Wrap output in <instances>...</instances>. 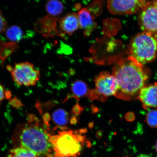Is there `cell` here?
I'll use <instances>...</instances> for the list:
<instances>
[{
  "instance_id": "cell-1",
  "label": "cell",
  "mask_w": 157,
  "mask_h": 157,
  "mask_svg": "<svg viewBox=\"0 0 157 157\" xmlns=\"http://www.w3.org/2000/svg\"><path fill=\"white\" fill-rule=\"evenodd\" d=\"M150 71L134 59L128 56L118 59L113 65V75L119 88L115 96L119 99L130 101L137 98L150 76Z\"/></svg>"
},
{
  "instance_id": "cell-2",
  "label": "cell",
  "mask_w": 157,
  "mask_h": 157,
  "mask_svg": "<svg viewBox=\"0 0 157 157\" xmlns=\"http://www.w3.org/2000/svg\"><path fill=\"white\" fill-rule=\"evenodd\" d=\"M48 128L34 115L29 114L26 122L17 125L14 133L21 147L39 157H50L52 150Z\"/></svg>"
},
{
  "instance_id": "cell-3",
  "label": "cell",
  "mask_w": 157,
  "mask_h": 157,
  "mask_svg": "<svg viewBox=\"0 0 157 157\" xmlns=\"http://www.w3.org/2000/svg\"><path fill=\"white\" fill-rule=\"evenodd\" d=\"M85 138L72 131H60L51 136L52 150L56 157H78L80 155Z\"/></svg>"
},
{
  "instance_id": "cell-4",
  "label": "cell",
  "mask_w": 157,
  "mask_h": 157,
  "mask_svg": "<svg viewBox=\"0 0 157 157\" xmlns=\"http://www.w3.org/2000/svg\"><path fill=\"white\" fill-rule=\"evenodd\" d=\"M129 56L144 65L154 60L157 54V39L146 33H139L128 45Z\"/></svg>"
},
{
  "instance_id": "cell-5",
  "label": "cell",
  "mask_w": 157,
  "mask_h": 157,
  "mask_svg": "<svg viewBox=\"0 0 157 157\" xmlns=\"http://www.w3.org/2000/svg\"><path fill=\"white\" fill-rule=\"evenodd\" d=\"M7 68L13 81L19 86H35L40 78V72L29 62L16 63L13 67L9 65Z\"/></svg>"
},
{
  "instance_id": "cell-6",
  "label": "cell",
  "mask_w": 157,
  "mask_h": 157,
  "mask_svg": "<svg viewBox=\"0 0 157 157\" xmlns=\"http://www.w3.org/2000/svg\"><path fill=\"white\" fill-rule=\"evenodd\" d=\"M95 90L90 94L91 99L105 100L108 97L115 96L119 86L116 78L109 72H103L97 76L95 80Z\"/></svg>"
},
{
  "instance_id": "cell-7",
  "label": "cell",
  "mask_w": 157,
  "mask_h": 157,
  "mask_svg": "<svg viewBox=\"0 0 157 157\" xmlns=\"http://www.w3.org/2000/svg\"><path fill=\"white\" fill-rule=\"evenodd\" d=\"M139 23L143 31L157 37V0L148 1L140 11Z\"/></svg>"
},
{
  "instance_id": "cell-8",
  "label": "cell",
  "mask_w": 157,
  "mask_h": 157,
  "mask_svg": "<svg viewBox=\"0 0 157 157\" xmlns=\"http://www.w3.org/2000/svg\"><path fill=\"white\" fill-rule=\"evenodd\" d=\"M148 0H107L108 9L112 14H132L140 11Z\"/></svg>"
},
{
  "instance_id": "cell-9",
  "label": "cell",
  "mask_w": 157,
  "mask_h": 157,
  "mask_svg": "<svg viewBox=\"0 0 157 157\" xmlns=\"http://www.w3.org/2000/svg\"><path fill=\"white\" fill-rule=\"evenodd\" d=\"M56 17L48 14L40 19L35 23V30L45 36L56 35L62 36L59 31L56 29L57 21L58 20Z\"/></svg>"
},
{
  "instance_id": "cell-10",
  "label": "cell",
  "mask_w": 157,
  "mask_h": 157,
  "mask_svg": "<svg viewBox=\"0 0 157 157\" xmlns=\"http://www.w3.org/2000/svg\"><path fill=\"white\" fill-rule=\"evenodd\" d=\"M137 98L145 109L157 107V82L144 86Z\"/></svg>"
},
{
  "instance_id": "cell-11",
  "label": "cell",
  "mask_w": 157,
  "mask_h": 157,
  "mask_svg": "<svg viewBox=\"0 0 157 157\" xmlns=\"http://www.w3.org/2000/svg\"><path fill=\"white\" fill-rule=\"evenodd\" d=\"M59 23L60 33L61 32L62 35L64 34L71 35L79 27L78 15L75 13H71L65 16Z\"/></svg>"
},
{
  "instance_id": "cell-12",
  "label": "cell",
  "mask_w": 157,
  "mask_h": 157,
  "mask_svg": "<svg viewBox=\"0 0 157 157\" xmlns=\"http://www.w3.org/2000/svg\"><path fill=\"white\" fill-rule=\"evenodd\" d=\"M79 27L84 30V34L89 36L96 28V23L93 21L89 10L83 9L78 13Z\"/></svg>"
},
{
  "instance_id": "cell-13",
  "label": "cell",
  "mask_w": 157,
  "mask_h": 157,
  "mask_svg": "<svg viewBox=\"0 0 157 157\" xmlns=\"http://www.w3.org/2000/svg\"><path fill=\"white\" fill-rule=\"evenodd\" d=\"M63 9V6L59 0H49L46 6L48 15L56 17L62 13Z\"/></svg>"
},
{
  "instance_id": "cell-14",
  "label": "cell",
  "mask_w": 157,
  "mask_h": 157,
  "mask_svg": "<svg viewBox=\"0 0 157 157\" xmlns=\"http://www.w3.org/2000/svg\"><path fill=\"white\" fill-rule=\"evenodd\" d=\"M68 118V113L61 109L56 110L52 115L53 122L57 125V127H63L67 124Z\"/></svg>"
},
{
  "instance_id": "cell-15",
  "label": "cell",
  "mask_w": 157,
  "mask_h": 157,
  "mask_svg": "<svg viewBox=\"0 0 157 157\" xmlns=\"http://www.w3.org/2000/svg\"><path fill=\"white\" fill-rule=\"evenodd\" d=\"M23 36V31L20 27L16 25L10 27L6 31V36L12 42L21 40Z\"/></svg>"
},
{
  "instance_id": "cell-16",
  "label": "cell",
  "mask_w": 157,
  "mask_h": 157,
  "mask_svg": "<svg viewBox=\"0 0 157 157\" xmlns=\"http://www.w3.org/2000/svg\"><path fill=\"white\" fill-rule=\"evenodd\" d=\"M72 94L77 97H84L87 94L88 89L87 84L81 80H78L72 84Z\"/></svg>"
},
{
  "instance_id": "cell-17",
  "label": "cell",
  "mask_w": 157,
  "mask_h": 157,
  "mask_svg": "<svg viewBox=\"0 0 157 157\" xmlns=\"http://www.w3.org/2000/svg\"><path fill=\"white\" fill-rule=\"evenodd\" d=\"M9 157H39L34 152L22 147H18L10 151Z\"/></svg>"
},
{
  "instance_id": "cell-18",
  "label": "cell",
  "mask_w": 157,
  "mask_h": 157,
  "mask_svg": "<svg viewBox=\"0 0 157 157\" xmlns=\"http://www.w3.org/2000/svg\"><path fill=\"white\" fill-rule=\"evenodd\" d=\"M146 122L152 128H157V110H151L146 115Z\"/></svg>"
},
{
  "instance_id": "cell-19",
  "label": "cell",
  "mask_w": 157,
  "mask_h": 157,
  "mask_svg": "<svg viewBox=\"0 0 157 157\" xmlns=\"http://www.w3.org/2000/svg\"><path fill=\"white\" fill-rule=\"evenodd\" d=\"M15 43L11 42L10 44H0V57L2 59L5 58L7 56L11 53L14 49H12L13 47L15 46Z\"/></svg>"
},
{
  "instance_id": "cell-20",
  "label": "cell",
  "mask_w": 157,
  "mask_h": 157,
  "mask_svg": "<svg viewBox=\"0 0 157 157\" xmlns=\"http://www.w3.org/2000/svg\"><path fill=\"white\" fill-rule=\"evenodd\" d=\"M6 26V22L0 11V33L4 32Z\"/></svg>"
},
{
  "instance_id": "cell-21",
  "label": "cell",
  "mask_w": 157,
  "mask_h": 157,
  "mask_svg": "<svg viewBox=\"0 0 157 157\" xmlns=\"http://www.w3.org/2000/svg\"><path fill=\"white\" fill-rule=\"evenodd\" d=\"M5 93L3 86L0 84V103L5 99L6 96Z\"/></svg>"
},
{
  "instance_id": "cell-22",
  "label": "cell",
  "mask_w": 157,
  "mask_h": 157,
  "mask_svg": "<svg viewBox=\"0 0 157 157\" xmlns=\"http://www.w3.org/2000/svg\"><path fill=\"white\" fill-rule=\"evenodd\" d=\"M73 110V113L75 114H78L82 110L81 107L79 105H76L74 107Z\"/></svg>"
},
{
  "instance_id": "cell-23",
  "label": "cell",
  "mask_w": 157,
  "mask_h": 157,
  "mask_svg": "<svg viewBox=\"0 0 157 157\" xmlns=\"http://www.w3.org/2000/svg\"><path fill=\"white\" fill-rule=\"evenodd\" d=\"M137 157H151L150 156L146 154H140Z\"/></svg>"
},
{
  "instance_id": "cell-24",
  "label": "cell",
  "mask_w": 157,
  "mask_h": 157,
  "mask_svg": "<svg viewBox=\"0 0 157 157\" xmlns=\"http://www.w3.org/2000/svg\"><path fill=\"white\" fill-rule=\"evenodd\" d=\"M155 150L157 152V141H156L155 145Z\"/></svg>"
}]
</instances>
